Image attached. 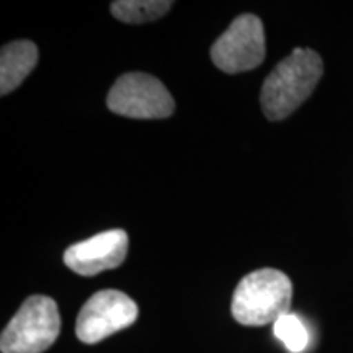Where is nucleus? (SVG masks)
<instances>
[{
    "label": "nucleus",
    "instance_id": "8",
    "mask_svg": "<svg viewBox=\"0 0 353 353\" xmlns=\"http://www.w3.org/2000/svg\"><path fill=\"white\" fill-rule=\"evenodd\" d=\"M38 63V48L32 41H13L0 52V94L15 90Z\"/></svg>",
    "mask_w": 353,
    "mask_h": 353
},
{
    "label": "nucleus",
    "instance_id": "10",
    "mask_svg": "<svg viewBox=\"0 0 353 353\" xmlns=\"http://www.w3.org/2000/svg\"><path fill=\"white\" fill-rule=\"evenodd\" d=\"M273 332H275L278 341L283 342V345L291 353H301L309 343V332L306 325L303 324L298 316L291 314V312L281 316L273 324Z\"/></svg>",
    "mask_w": 353,
    "mask_h": 353
},
{
    "label": "nucleus",
    "instance_id": "1",
    "mask_svg": "<svg viewBox=\"0 0 353 353\" xmlns=\"http://www.w3.org/2000/svg\"><path fill=\"white\" fill-rule=\"evenodd\" d=\"M324 64L316 51L296 48L265 79L260 95L263 114L270 121L290 117L319 83Z\"/></svg>",
    "mask_w": 353,
    "mask_h": 353
},
{
    "label": "nucleus",
    "instance_id": "9",
    "mask_svg": "<svg viewBox=\"0 0 353 353\" xmlns=\"http://www.w3.org/2000/svg\"><path fill=\"white\" fill-rule=\"evenodd\" d=\"M174 2L167 0H117L112 3V13L125 23H148L164 17Z\"/></svg>",
    "mask_w": 353,
    "mask_h": 353
},
{
    "label": "nucleus",
    "instance_id": "7",
    "mask_svg": "<svg viewBox=\"0 0 353 353\" xmlns=\"http://www.w3.org/2000/svg\"><path fill=\"white\" fill-rule=\"evenodd\" d=\"M126 254L128 234L123 229H112L70 245L64 252V263L79 275L94 276L120 267Z\"/></svg>",
    "mask_w": 353,
    "mask_h": 353
},
{
    "label": "nucleus",
    "instance_id": "6",
    "mask_svg": "<svg viewBox=\"0 0 353 353\" xmlns=\"http://www.w3.org/2000/svg\"><path fill=\"white\" fill-rule=\"evenodd\" d=\"M138 316V304L128 294L117 290L99 291L79 312L76 334L83 343H97L130 327Z\"/></svg>",
    "mask_w": 353,
    "mask_h": 353
},
{
    "label": "nucleus",
    "instance_id": "5",
    "mask_svg": "<svg viewBox=\"0 0 353 353\" xmlns=\"http://www.w3.org/2000/svg\"><path fill=\"white\" fill-rule=\"evenodd\" d=\"M211 59L223 72L237 74L259 68L265 59V32L255 15H241L216 39Z\"/></svg>",
    "mask_w": 353,
    "mask_h": 353
},
{
    "label": "nucleus",
    "instance_id": "2",
    "mask_svg": "<svg viewBox=\"0 0 353 353\" xmlns=\"http://www.w3.org/2000/svg\"><path fill=\"white\" fill-rule=\"evenodd\" d=\"M293 285L283 272L262 268L245 275L234 291L231 311L242 325L275 324L288 314Z\"/></svg>",
    "mask_w": 353,
    "mask_h": 353
},
{
    "label": "nucleus",
    "instance_id": "3",
    "mask_svg": "<svg viewBox=\"0 0 353 353\" xmlns=\"http://www.w3.org/2000/svg\"><path fill=\"white\" fill-rule=\"evenodd\" d=\"M61 332V316L54 299L34 294L21 304L0 337L2 353H43Z\"/></svg>",
    "mask_w": 353,
    "mask_h": 353
},
{
    "label": "nucleus",
    "instance_id": "4",
    "mask_svg": "<svg viewBox=\"0 0 353 353\" xmlns=\"http://www.w3.org/2000/svg\"><path fill=\"white\" fill-rule=\"evenodd\" d=\"M107 105L113 113L136 120H162L175 110L164 83L144 72H130L118 79L108 92Z\"/></svg>",
    "mask_w": 353,
    "mask_h": 353
}]
</instances>
